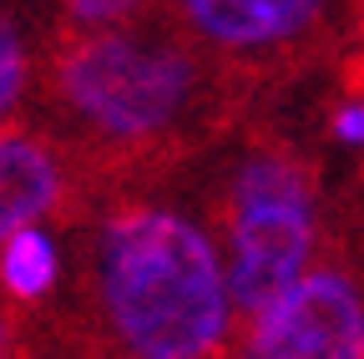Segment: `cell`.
Masks as SVG:
<instances>
[{"label":"cell","instance_id":"2","mask_svg":"<svg viewBox=\"0 0 364 359\" xmlns=\"http://www.w3.org/2000/svg\"><path fill=\"white\" fill-rule=\"evenodd\" d=\"M51 92L91 142L142 152L182 137L208 112V66L177 36L107 31L56 51Z\"/></svg>","mask_w":364,"mask_h":359},{"label":"cell","instance_id":"7","mask_svg":"<svg viewBox=\"0 0 364 359\" xmlns=\"http://www.w3.org/2000/svg\"><path fill=\"white\" fill-rule=\"evenodd\" d=\"M61 274H66V258H61V238L51 233V223L0 243V294L11 304H46L56 294Z\"/></svg>","mask_w":364,"mask_h":359},{"label":"cell","instance_id":"1","mask_svg":"<svg viewBox=\"0 0 364 359\" xmlns=\"http://www.w3.org/2000/svg\"><path fill=\"white\" fill-rule=\"evenodd\" d=\"M91 294L127 359H218L233 344L223 248L182 208H112L91 248Z\"/></svg>","mask_w":364,"mask_h":359},{"label":"cell","instance_id":"4","mask_svg":"<svg viewBox=\"0 0 364 359\" xmlns=\"http://www.w3.org/2000/svg\"><path fill=\"white\" fill-rule=\"evenodd\" d=\"M238 359H364V289L344 268H309L243 319Z\"/></svg>","mask_w":364,"mask_h":359},{"label":"cell","instance_id":"11","mask_svg":"<svg viewBox=\"0 0 364 359\" xmlns=\"http://www.w3.org/2000/svg\"><path fill=\"white\" fill-rule=\"evenodd\" d=\"M16 354H21V329L6 314V304H0V359H16Z\"/></svg>","mask_w":364,"mask_h":359},{"label":"cell","instance_id":"6","mask_svg":"<svg viewBox=\"0 0 364 359\" xmlns=\"http://www.w3.org/2000/svg\"><path fill=\"white\" fill-rule=\"evenodd\" d=\"M66 193L71 183L61 152L36 132L0 127V243L26 228H46Z\"/></svg>","mask_w":364,"mask_h":359},{"label":"cell","instance_id":"10","mask_svg":"<svg viewBox=\"0 0 364 359\" xmlns=\"http://www.w3.org/2000/svg\"><path fill=\"white\" fill-rule=\"evenodd\" d=\"M329 132H334V142H344V147H364V97H349L334 112Z\"/></svg>","mask_w":364,"mask_h":359},{"label":"cell","instance_id":"5","mask_svg":"<svg viewBox=\"0 0 364 359\" xmlns=\"http://www.w3.org/2000/svg\"><path fill=\"white\" fill-rule=\"evenodd\" d=\"M344 0H172L188 31V46H203L233 66L289 61L318 46Z\"/></svg>","mask_w":364,"mask_h":359},{"label":"cell","instance_id":"3","mask_svg":"<svg viewBox=\"0 0 364 359\" xmlns=\"http://www.w3.org/2000/svg\"><path fill=\"white\" fill-rule=\"evenodd\" d=\"M223 268L238 319L289 294L318 253V183L289 147H253L228 177Z\"/></svg>","mask_w":364,"mask_h":359},{"label":"cell","instance_id":"9","mask_svg":"<svg viewBox=\"0 0 364 359\" xmlns=\"http://www.w3.org/2000/svg\"><path fill=\"white\" fill-rule=\"evenodd\" d=\"M71 36H107L132 31V21L147 11V0H61Z\"/></svg>","mask_w":364,"mask_h":359},{"label":"cell","instance_id":"8","mask_svg":"<svg viewBox=\"0 0 364 359\" xmlns=\"http://www.w3.org/2000/svg\"><path fill=\"white\" fill-rule=\"evenodd\" d=\"M26 92H31V51H26V36L16 31V21L0 11V127L21 112Z\"/></svg>","mask_w":364,"mask_h":359}]
</instances>
